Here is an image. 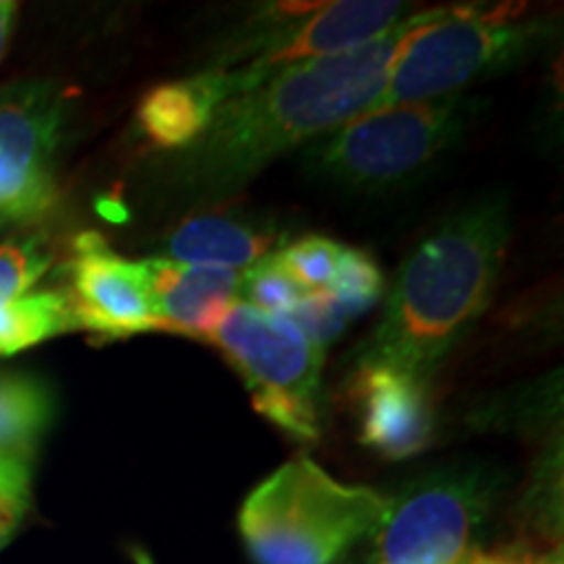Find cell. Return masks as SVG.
Here are the masks:
<instances>
[{
    "label": "cell",
    "mask_w": 564,
    "mask_h": 564,
    "mask_svg": "<svg viewBox=\"0 0 564 564\" xmlns=\"http://www.w3.org/2000/svg\"><path fill=\"white\" fill-rule=\"evenodd\" d=\"M411 17L356 51L280 70L215 112L204 137L171 167L178 194H228L272 160L371 110Z\"/></svg>",
    "instance_id": "1"
},
{
    "label": "cell",
    "mask_w": 564,
    "mask_h": 564,
    "mask_svg": "<svg viewBox=\"0 0 564 564\" xmlns=\"http://www.w3.org/2000/svg\"><path fill=\"white\" fill-rule=\"evenodd\" d=\"M510 225L502 196L478 199L436 225L400 267L361 361L426 382L489 306Z\"/></svg>",
    "instance_id": "2"
},
{
    "label": "cell",
    "mask_w": 564,
    "mask_h": 564,
    "mask_svg": "<svg viewBox=\"0 0 564 564\" xmlns=\"http://www.w3.org/2000/svg\"><path fill=\"white\" fill-rule=\"evenodd\" d=\"M392 499L333 478L312 457H295L253 489L238 514L257 564H335L377 535Z\"/></svg>",
    "instance_id": "3"
},
{
    "label": "cell",
    "mask_w": 564,
    "mask_h": 564,
    "mask_svg": "<svg viewBox=\"0 0 564 564\" xmlns=\"http://www.w3.org/2000/svg\"><path fill=\"white\" fill-rule=\"evenodd\" d=\"M535 37L539 26L523 24L518 6H463L415 13L373 108L457 97L465 84L507 66Z\"/></svg>",
    "instance_id": "4"
},
{
    "label": "cell",
    "mask_w": 564,
    "mask_h": 564,
    "mask_svg": "<svg viewBox=\"0 0 564 564\" xmlns=\"http://www.w3.org/2000/svg\"><path fill=\"white\" fill-rule=\"evenodd\" d=\"M207 343L243 377L253 408L295 440H319L324 348L285 316L238 303Z\"/></svg>",
    "instance_id": "5"
},
{
    "label": "cell",
    "mask_w": 564,
    "mask_h": 564,
    "mask_svg": "<svg viewBox=\"0 0 564 564\" xmlns=\"http://www.w3.org/2000/svg\"><path fill=\"white\" fill-rule=\"evenodd\" d=\"M463 123V100L373 108L350 118L312 147L308 162L322 178L350 188H384L419 175L447 150Z\"/></svg>",
    "instance_id": "6"
},
{
    "label": "cell",
    "mask_w": 564,
    "mask_h": 564,
    "mask_svg": "<svg viewBox=\"0 0 564 564\" xmlns=\"http://www.w3.org/2000/svg\"><path fill=\"white\" fill-rule=\"evenodd\" d=\"M267 13L282 19V24L270 30L267 37L253 40L243 53L228 58V63H238L236 68H228L236 95H243L285 68L369 45L403 21L405 3L337 0L319 6H278V11Z\"/></svg>",
    "instance_id": "7"
},
{
    "label": "cell",
    "mask_w": 564,
    "mask_h": 564,
    "mask_svg": "<svg viewBox=\"0 0 564 564\" xmlns=\"http://www.w3.org/2000/svg\"><path fill=\"white\" fill-rule=\"evenodd\" d=\"M486 505L489 489L476 476L429 478L392 499L377 531V564H465Z\"/></svg>",
    "instance_id": "8"
},
{
    "label": "cell",
    "mask_w": 564,
    "mask_h": 564,
    "mask_svg": "<svg viewBox=\"0 0 564 564\" xmlns=\"http://www.w3.org/2000/svg\"><path fill=\"white\" fill-rule=\"evenodd\" d=\"M58 129L61 105L51 91L26 89L0 100V220H42L58 202Z\"/></svg>",
    "instance_id": "9"
},
{
    "label": "cell",
    "mask_w": 564,
    "mask_h": 564,
    "mask_svg": "<svg viewBox=\"0 0 564 564\" xmlns=\"http://www.w3.org/2000/svg\"><path fill=\"white\" fill-rule=\"evenodd\" d=\"M66 301L76 329L102 337L162 329L144 264L112 251L100 232H82L74 241Z\"/></svg>",
    "instance_id": "10"
},
{
    "label": "cell",
    "mask_w": 564,
    "mask_h": 564,
    "mask_svg": "<svg viewBox=\"0 0 564 564\" xmlns=\"http://www.w3.org/2000/svg\"><path fill=\"white\" fill-rule=\"evenodd\" d=\"M350 403L358 413V440L373 453L403 460L432 440L434 411L426 382L384 364L361 361L350 382Z\"/></svg>",
    "instance_id": "11"
},
{
    "label": "cell",
    "mask_w": 564,
    "mask_h": 564,
    "mask_svg": "<svg viewBox=\"0 0 564 564\" xmlns=\"http://www.w3.org/2000/svg\"><path fill=\"white\" fill-rule=\"evenodd\" d=\"M141 264L165 333L209 340L225 316L241 303L243 272L238 270L178 264L162 257L144 259Z\"/></svg>",
    "instance_id": "12"
},
{
    "label": "cell",
    "mask_w": 564,
    "mask_h": 564,
    "mask_svg": "<svg viewBox=\"0 0 564 564\" xmlns=\"http://www.w3.org/2000/svg\"><path fill=\"white\" fill-rule=\"evenodd\" d=\"M236 95L228 68L154 87L137 108L139 137L165 152H183L209 129L215 112Z\"/></svg>",
    "instance_id": "13"
},
{
    "label": "cell",
    "mask_w": 564,
    "mask_h": 564,
    "mask_svg": "<svg viewBox=\"0 0 564 564\" xmlns=\"http://www.w3.org/2000/svg\"><path fill=\"white\" fill-rule=\"evenodd\" d=\"M280 236L270 225L228 215L192 217L165 238L162 249L171 262L220 270H249L259 259L278 251Z\"/></svg>",
    "instance_id": "14"
},
{
    "label": "cell",
    "mask_w": 564,
    "mask_h": 564,
    "mask_svg": "<svg viewBox=\"0 0 564 564\" xmlns=\"http://www.w3.org/2000/svg\"><path fill=\"white\" fill-rule=\"evenodd\" d=\"M53 419V394L30 377L0 382V457L30 463L34 444Z\"/></svg>",
    "instance_id": "15"
},
{
    "label": "cell",
    "mask_w": 564,
    "mask_h": 564,
    "mask_svg": "<svg viewBox=\"0 0 564 564\" xmlns=\"http://www.w3.org/2000/svg\"><path fill=\"white\" fill-rule=\"evenodd\" d=\"M74 327L66 293L42 291L0 301V356L32 348Z\"/></svg>",
    "instance_id": "16"
},
{
    "label": "cell",
    "mask_w": 564,
    "mask_h": 564,
    "mask_svg": "<svg viewBox=\"0 0 564 564\" xmlns=\"http://www.w3.org/2000/svg\"><path fill=\"white\" fill-rule=\"evenodd\" d=\"M308 291L282 267L278 251L241 274V303L272 316H288Z\"/></svg>",
    "instance_id": "17"
},
{
    "label": "cell",
    "mask_w": 564,
    "mask_h": 564,
    "mask_svg": "<svg viewBox=\"0 0 564 564\" xmlns=\"http://www.w3.org/2000/svg\"><path fill=\"white\" fill-rule=\"evenodd\" d=\"M324 293L333 295L337 306L348 314V319H352V316L364 314L366 308H371L373 303L382 299L384 274L364 251L345 249L333 285Z\"/></svg>",
    "instance_id": "18"
},
{
    "label": "cell",
    "mask_w": 564,
    "mask_h": 564,
    "mask_svg": "<svg viewBox=\"0 0 564 564\" xmlns=\"http://www.w3.org/2000/svg\"><path fill=\"white\" fill-rule=\"evenodd\" d=\"M343 251V246L329 238L308 236L285 249H278V259L308 293H324L333 285Z\"/></svg>",
    "instance_id": "19"
},
{
    "label": "cell",
    "mask_w": 564,
    "mask_h": 564,
    "mask_svg": "<svg viewBox=\"0 0 564 564\" xmlns=\"http://www.w3.org/2000/svg\"><path fill=\"white\" fill-rule=\"evenodd\" d=\"M47 267L51 253L34 238L0 243V301H13L30 293Z\"/></svg>",
    "instance_id": "20"
},
{
    "label": "cell",
    "mask_w": 564,
    "mask_h": 564,
    "mask_svg": "<svg viewBox=\"0 0 564 564\" xmlns=\"http://www.w3.org/2000/svg\"><path fill=\"white\" fill-rule=\"evenodd\" d=\"M285 319L303 329L319 348H327V343H333L350 322L329 293H308Z\"/></svg>",
    "instance_id": "21"
},
{
    "label": "cell",
    "mask_w": 564,
    "mask_h": 564,
    "mask_svg": "<svg viewBox=\"0 0 564 564\" xmlns=\"http://www.w3.org/2000/svg\"><path fill=\"white\" fill-rule=\"evenodd\" d=\"M30 510V489H0V549L11 541Z\"/></svg>",
    "instance_id": "22"
},
{
    "label": "cell",
    "mask_w": 564,
    "mask_h": 564,
    "mask_svg": "<svg viewBox=\"0 0 564 564\" xmlns=\"http://www.w3.org/2000/svg\"><path fill=\"white\" fill-rule=\"evenodd\" d=\"M465 564H562V554L552 552L544 556L535 554H474Z\"/></svg>",
    "instance_id": "23"
},
{
    "label": "cell",
    "mask_w": 564,
    "mask_h": 564,
    "mask_svg": "<svg viewBox=\"0 0 564 564\" xmlns=\"http://www.w3.org/2000/svg\"><path fill=\"white\" fill-rule=\"evenodd\" d=\"M0 489H30V463L0 457Z\"/></svg>",
    "instance_id": "24"
},
{
    "label": "cell",
    "mask_w": 564,
    "mask_h": 564,
    "mask_svg": "<svg viewBox=\"0 0 564 564\" xmlns=\"http://www.w3.org/2000/svg\"><path fill=\"white\" fill-rule=\"evenodd\" d=\"M13 13H17V6L0 3V51H3V42H6V37H9Z\"/></svg>",
    "instance_id": "25"
},
{
    "label": "cell",
    "mask_w": 564,
    "mask_h": 564,
    "mask_svg": "<svg viewBox=\"0 0 564 564\" xmlns=\"http://www.w3.org/2000/svg\"><path fill=\"white\" fill-rule=\"evenodd\" d=\"M133 564H154V562L150 560V554L141 552V549H137V552H133Z\"/></svg>",
    "instance_id": "26"
}]
</instances>
